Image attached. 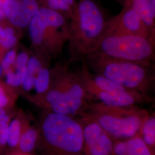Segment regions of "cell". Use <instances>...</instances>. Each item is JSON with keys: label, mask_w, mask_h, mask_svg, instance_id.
<instances>
[{"label": "cell", "mask_w": 155, "mask_h": 155, "mask_svg": "<svg viewBox=\"0 0 155 155\" xmlns=\"http://www.w3.org/2000/svg\"><path fill=\"white\" fill-rule=\"evenodd\" d=\"M91 55L140 63L153 64L155 39L135 35H106Z\"/></svg>", "instance_id": "cell-8"}, {"label": "cell", "mask_w": 155, "mask_h": 155, "mask_svg": "<svg viewBox=\"0 0 155 155\" xmlns=\"http://www.w3.org/2000/svg\"><path fill=\"white\" fill-rule=\"evenodd\" d=\"M116 1L118 3H120L121 5H122V6H124L128 5L131 0H116Z\"/></svg>", "instance_id": "cell-26"}, {"label": "cell", "mask_w": 155, "mask_h": 155, "mask_svg": "<svg viewBox=\"0 0 155 155\" xmlns=\"http://www.w3.org/2000/svg\"><path fill=\"white\" fill-rule=\"evenodd\" d=\"M129 4L137 12L147 27L155 36V8L151 0H131Z\"/></svg>", "instance_id": "cell-14"}, {"label": "cell", "mask_w": 155, "mask_h": 155, "mask_svg": "<svg viewBox=\"0 0 155 155\" xmlns=\"http://www.w3.org/2000/svg\"><path fill=\"white\" fill-rule=\"evenodd\" d=\"M50 82L51 71L47 67L43 66L35 78L33 89L35 94L31 97V99L45 94L49 88Z\"/></svg>", "instance_id": "cell-18"}, {"label": "cell", "mask_w": 155, "mask_h": 155, "mask_svg": "<svg viewBox=\"0 0 155 155\" xmlns=\"http://www.w3.org/2000/svg\"><path fill=\"white\" fill-rule=\"evenodd\" d=\"M108 18L97 0H75L68 41L70 64L96 51L106 35Z\"/></svg>", "instance_id": "cell-1"}, {"label": "cell", "mask_w": 155, "mask_h": 155, "mask_svg": "<svg viewBox=\"0 0 155 155\" xmlns=\"http://www.w3.org/2000/svg\"><path fill=\"white\" fill-rule=\"evenodd\" d=\"M113 155H155L139 134L124 140H114Z\"/></svg>", "instance_id": "cell-12"}, {"label": "cell", "mask_w": 155, "mask_h": 155, "mask_svg": "<svg viewBox=\"0 0 155 155\" xmlns=\"http://www.w3.org/2000/svg\"><path fill=\"white\" fill-rule=\"evenodd\" d=\"M39 132L45 155H84L82 124L77 117L47 111Z\"/></svg>", "instance_id": "cell-3"}, {"label": "cell", "mask_w": 155, "mask_h": 155, "mask_svg": "<svg viewBox=\"0 0 155 155\" xmlns=\"http://www.w3.org/2000/svg\"><path fill=\"white\" fill-rule=\"evenodd\" d=\"M40 8L38 0H6L2 6L5 18L20 28L28 27Z\"/></svg>", "instance_id": "cell-11"}, {"label": "cell", "mask_w": 155, "mask_h": 155, "mask_svg": "<svg viewBox=\"0 0 155 155\" xmlns=\"http://www.w3.org/2000/svg\"><path fill=\"white\" fill-rule=\"evenodd\" d=\"M11 96L5 87L0 84V109H4L11 104Z\"/></svg>", "instance_id": "cell-23"}, {"label": "cell", "mask_w": 155, "mask_h": 155, "mask_svg": "<svg viewBox=\"0 0 155 155\" xmlns=\"http://www.w3.org/2000/svg\"><path fill=\"white\" fill-rule=\"evenodd\" d=\"M2 6H3V4L0 3V21H2L4 18H5L4 12H3Z\"/></svg>", "instance_id": "cell-25"}, {"label": "cell", "mask_w": 155, "mask_h": 155, "mask_svg": "<svg viewBox=\"0 0 155 155\" xmlns=\"http://www.w3.org/2000/svg\"><path fill=\"white\" fill-rule=\"evenodd\" d=\"M16 58V52L15 50H11L9 51L5 56L4 58L3 59L1 67L4 70L6 71L10 68L12 65L15 63Z\"/></svg>", "instance_id": "cell-22"}, {"label": "cell", "mask_w": 155, "mask_h": 155, "mask_svg": "<svg viewBox=\"0 0 155 155\" xmlns=\"http://www.w3.org/2000/svg\"><path fill=\"white\" fill-rule=\"evenodd\" d=\"M82 124L84 155H113L114 140L94 120L83 114Z\"/></svg>", "instance_id": "cell-10"}, {"label": "cell", "mask_w": 155, "mask_h": 155, "mask_svg": "<svg viewBox=\"0 0 155 155\" xmlns=\"http://www.w3.org/2000/svg\"><path fill=\"white\" fill-rule=\"evenodd\" d=\"M39 129L35 127L26 120L16 149V152L29 154L33 152L39 143Z\"/></svg>", "instance_id": "cell-13"}, {"label": "cell", "mask_w": 155, "mask_h": 155, "mask_svg": "<svg viewBox=\"0 0 155 155\" xmlns=\"http://www.w3.org/2000/svg\"><path fill=\"white\" fill-rule=\"evenodd\" d=\"M2 29H3V28H2V27L0 25V36H1V32H2Z\"/></svg>", "instance_id": "cell-29"}, {"label": "cell", "mask_w": 155, "mask_h": 155, "mask_svg": "<svg viewBox=\"0 0 155 155\" xmlns=\"http://www.w3.org/2000/svg\"><path fill=\"white\" fill-rule=\"evenodd\" d=\"M43 66L41 61L37 56H33L29 58L26 77L21 86L25 92L29 93L33 90L36 76Z\"/></svg>", "instance_id": "cell-16"}, {"label": "cell", "mask_w": 155, "mask_h": 155, "mask_svg": "<svg viewBox=\"0 0 155 155\" xmlns=\"http://www.w3.org/2000/svg\"><path fill=\"white\" fill-rule=\"evenodd\" d=\"M135 35L155 39V36L130 4L123 6L116 16L108 18L106 35Z\"/></svg>", "instance_id": "cell-9"}, {"label": "cell", "mask_w": 155, "mask_h": 155, "mask_svg": "<svg viewBox=\"0 0 155 155\" xmlns=\"http://www.w3.org/2000/svg\"><path fill=\"white\" fill-rule=\"evenodd\" d=\"M1 67H0V74H1Z\"/></svg>", "instance_id": "cell-30"}, {"label": "cell", "mask_w": 155, "mask_h": 155, "mask_svg": "<svg viewBox=\"0 0 155 155\" xmlns=\"http://www.w3.org/2000/svg\"><path fill=\"white\" fill-rule=\"evenodd\" d=\"M26 120L27 119L22 116L18 115L10 121L7 141V145L10 148L16 149Z\"/></svg>", "instance_id": "cell-17"}, {"label": "cell", "mask_w": 155, "mask_h": 155, "mask_svg": "<svg viewBox=\"0 0 155 155\" xmlns=\"http://www.w3.org/2000/svg\"><path fill=\"white\" fill-rule=\"evenodd\" d=\"M70 64L67 61L55 66L51 71V82L47 91L31 100L47 111L81 117L93 101L77 72L70 70Z\"/></svg>", "instance_id": "cell-2"}, {"label": "cell", "mask_w": 155, "mask_h": 155, "mask_svg": "<svg viewBox=\"0 0 155 155\" xmlns=\"http://www.w3.org/2000/svg\"><path fill=\"white\" fill-rule=\"evenodd\" d=\"M5 1L6 0H0V3L2 4H3Z\"/></svg>", "instance_id": "cell-28"}, {"label": "cell", "mask_w": 155, "mask_h": 155, "mask_svg": "<svg viewBox=\"0 0 155 155\" xmlns=\"http://www.w3.org/2000/svg\"><path fill=\"white\" fill-rule=\"evenodd\" d=\"M29 155V154H24V153H19V152H15V153H13V155Z\"/></svg>", "instance_id": "cell-27"}, {"label": "cell", "mask_w": 155, "mask_h": 155, "mask_svg": "<svg viewBox=\"0 0 155 155\" xmlns=\"http://www.w3.org/2000/svg\"><path fill=\"white\" fill-rule=\"evenodd\" d=\"M17 41V38L14 30L11 27L2 29L0 36V45L5 49L14 47Z\"/></svg>", "instance_id": "cell-20"}, {"label": "cell", "mask_w": 155, "mask_h": 155, "mask_svg": "<svg viewBox=\"0 0 155 155\" xmlns=\"http://www.w3.org/2000/svg\"><path fill=\"white\" fill-rule=\"evenodd\" d=\"M82 64L77 73L92 101L106 105L127 107L153 101L150 95L126 89L106 78L91 72L84 63Z\"/></svg>", "instance_id": "cell-7"}, {"label": "cell", "mask_w": 155, "mask_h": 155, "mask_svg": "<svg viewBox=\"0 0 155 155\" xmlns=\"http://www.w3.org/2000/svg\"><path fill=\"white\" fill-rule=\"evenodd\" d=\"M148 113L137 106H113L93 101L83 114L99 124L114 140H124L139 134Z\"/></svg>", "instance_id": "cell-6"}, {"label": "cell", "mask_w": 155, "mask_h": 155, "mask_svg": "<svg viewBox=\"0 0 155 155\" xmlns=\"http://www.w3.org/2000/svg\"><path fill=\"white\" fill-rule=\"evenodd\" d=\"M82 63L91 72L126 89L148 94L154 86V63H140L93 55L87 56Z\"/></svg>", "instance_id": "cell-4"}, {"label": "cell", "mask_w": 155, "mask_h": 155, "mask_svg": "<svg viewBox=\"0 0 155 155\" xmlns=\"http://www.w3.org/2000/svg\"><path fill=\"white\" fill-rule=\"evenodd\" d=\"M29 35L39 53L50 58L61 55L70 36V19L45 6H40L28 25Z\"/></svg>", "instance_id": "cell-5"}, {"label": "cell", "mask_w": 155, "mask_h": 155, "mask_svg": "<svg viewBox=\"0 0 155 155\" xmlns=\"http://www.w3.org/2000/svg\"><path fill=\"white\" fill-rule=\"evenodd\" d=\"M151 150L155 152V116L148 114L145 117L138 134Z\"/></svg>", "instance_id": "cell-15"}, {"label": "cell", "mask_w": 155, "mask_h": 155, "mask_svg": "<svg viewBox=\"0 0 155 155\" xmlns=\"http://www.w3.org/2000/svg\"><path fill=\"white\" fill-rule=\"evenodd\" d=\"M28 60H29V56L25 52H21L19 55L16 56V60L15 61L16 68H22L24 67L27 66Z\"/></svg>", "instance_id": "cell-24"}, {"label": "cell", "mask_w": 155, "mask_h": 155, "mask_svg": "<svg viewBox=\"0 0 155 155\" xmlns=\"http://www.w3.org/2000/svg\"><path fill=\"white\" fill-rule=\"evenodd\" d=\"M27 66L16 68V71L13 72L9 68L6 71V83L13 87L22 86L27 74Z\"/></svg>", "instance_id": "cell-19"}, {"label": "cell", "mask_w": 155, "mask_h": 155, "mask_svg": "<svg viewBox=\"0 0 155 155\" xmlns=\"http://www.w3.org/2000/svg\"><path fill=\"white\" fill-rule=\"evenodd\" d=\"M10 117L5 109H0V135L8 132Z\"/></svg>", "instance_id": "cell-21"}]
</instances>
